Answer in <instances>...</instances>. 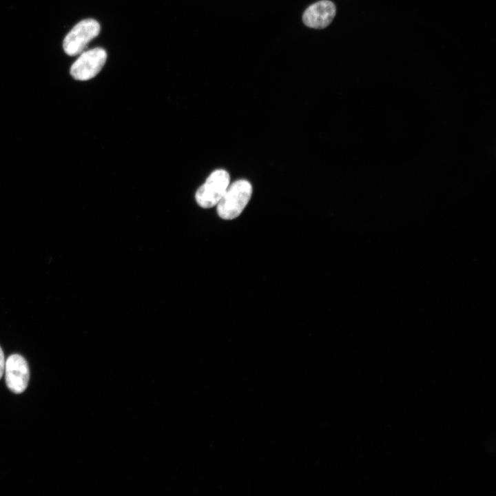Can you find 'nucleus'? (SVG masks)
<instances>
[{
	"label": "nucleus",
	"mask_w": 496,
	"mask_h": 496,
	"mask_svg": "<svg viewBox=\"0 0 496 496\" xmlns=\"http://www.w3.org/2000/svg\"><path fill=\"white\" fill-rule=\"evenodd\" d=\"M252 194L251 183L238 180L229 185L217 206L218 216L225 220L238 217L250 200Z\"/></svg>",
	"instance_id": "f257e3e1"
},
{
	"label": "nucleus",
	"mask_w": 496,
	"mask_h": 496,
	"mask_svg": "<svg viewBox=\"0 0 496 496\" xmlns=\"http://www.w3.org/2000/svg\"><path fill=\"white\" fill-rule=\"evenodd\" d=\"M229 174L226 170L214 171L196 191L195 198L197 203L205 209L216 205L229 187Z\"/></svg>",
	"instance_id": "f03ea898"
},
{
	"label": "nucleus",
	"mask_w": 496,
	"mask_h": 496,
	"mask_svg": "<svg viewBox=\"0 0 496 496\" xmlns=\"http://www.w3.org/2000/svg\"><path fill=\"white\" fill-rule=\"evenodd\" d=\"M99 32L100 25L96 20L87 19L81 21L65 36L63 42L65 52L69 56L81 53Z\"/></svg>",
	"instance_id": "7ed1b4c3"
},
{
	"label": "nucleus",
	"mask_w": 496,
	"mask_h": 496,
	"mask_svg": "<svg viewBox=\"0 0 496 496\" xmlns=\"http://www.w3.org/2000/svg\"><path fill=\"white\" fill-rule=\"evenodd\" d=\"M107 59L105 50L96 48L85 51L72 65L70 74L79 81H87L94 77L102 69Z\"/></svg>",
	"instance_id": "20e7f679"
},
{
	"label": "nucleus",
	"mask_w": 496,
	"mask_h": 496,
	"mask_svg": "<svg viewBox=\"0 0 496 496\" xmlns=\"http://www.w3.org/2000/svg\"><path fill=\"white\" fill-rule=\"evenodd\" d=\"M4 373L6 383L11 391L19 394L26 389L30 371L23 357L19 354L10 355L6 361Z\"/></svg>",
	"instance_id": "39448f33"
},
{
	"label": "nucleus",
	"mask_w": 496,
	"mask_h": 496,
	"mask_svg": "<svg viewBox=\"0 0 496 496\" xmlns=\"http://www.w3.org/2000/svg\"><path fill=\"white\" fill-rule=\"evenodd\" d=\"M336 8L333 2L329 0L318 1L304 11L302 20L310 28L322 29L328 26L333 21Z\"/></svg>",
	"instance_id": "423d86ee"
},
{
	"label": "nucleus",
	"mask_w": 496,
	"mask_h": 496,
	"mask_svg": "<svg viewBox=\"0 0 496 496\" xmlns=\"http://www.w3.org/2000/svg\"><path fill=\"white\" fill-rule=\"evenodd\" d=\"M5 364H6V361H5L4 354H3V352L1 349V348L0 347V379L1 378L2 375L4 373Z\"/></svg>",
	"instance_id": "0eeeda50"
}]
</instances>
